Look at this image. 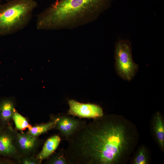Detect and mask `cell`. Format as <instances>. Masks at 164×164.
Returning <instances> with one entry per match:
<instances>
[{
    "label": "cell",
    "mask_w": 164,
    "mask_h": 164,
    "mask_svg": "<svg viewBox=\"0 0 164 164\" xmlns=\"http://www.w3.org/2000/svg\"><path fill=\"white\" fill-rule=\"evenodd\" d=\"M15 105V101L13 97H5L0 100V126L12 124V116Z\"/></svg>",
    "instance_id": "9c48e42d"
},
{
    "label": "cell",
    "mask_w": 164,
    "mask_h": 164,
    "mask_svg": "<svg viewBox=\"0 0 164 164\" xmlns=\"http://www.w3.org/2000/svg\"><path fill=\"white\" fill-rule=\"evenodd\" d=\"M12 120L16 129L20 131H23L31 126L26 118L19 113L15 109L13 115Z\"/></svg>",
    "instance_id": "5bb4252c"
},
{
    "label": "cell",
    "mask_w": 164,
    "mask_h": 164,
    "mask_svg": "<svg viewBox=\"0 0 164 164\" xmlns=\"http://www.w3.org/2000/svg\"><path fill=\"white\" fill-rule=\"evenodd\" d=\"M135 125L124 117L109 114L85 122L66 140L68 164H120L136 145Z\"/></svg>",
    "instance_id": "6da1fadb"
},
{
    "label": "cell",
    "mask_w": 164,
    "mask_h": 164,
    "mask_svg": "<svg viewBox=\"0 0 164 164\" xmlns=\"http://www.w3.org/2000/svg\"><path fill=\"white\" fill-rule=\"evenodd\" d=\"M42 161L37 157L36 155L22 156L18 163L21 164H40Z\"/></svg>",
    "instance_id": "2e32d148"
},
{
    "label": "cell",
    "mask_w": 164,
    "mask_h": 164,
    "mask_svg": "<svg viewBox=\"0 0 164 164\" xmlns=\"http://www.w3.org/2000/svg\"><path fill=\"white\" fill-rule=\"evenodd\" d=\"M154 134L158 145L162 151L164 150V122L163 117L159 112L154 115L152 121Z\"/></svg>",
    "instance_id": "30bf717a"
},
{
    "label": "cell",
    "mask_w": 164,
    "mask_h": 164,
    "mask_svg": "<svg viewBox=\"0 0 164 164\" xmlns=\"http://www.w3.org/2000/svg\"><path fill=\"white\" fill-rule=\"evenodd\" d=\"M115 66L117 72L123 79L131 80L136 75L138 65L133 60L131 43L121 40L115 45Z\"/></svg>",
    "instance_id": "277c9868"
},
{
    "label": "cell",
    "mask_w": 164,
    "mask_h": 164,
    "mask_svg": "<svg viewBox=\"0 0 164 164\" xmlns=\"http://www.w3.org/2000/svg\"><path fill=\"white\" fill-rule=\"evenodd\" d=\"M55 120L53 117H51L50 120L47 123L32 125L28 128L27 132L30 135L36 137L46 133L49 131L54 129Z\"/></svg>",
    "instance_id": "7c38bea8"
},
{
    "label": "cell",
    "mask_w": 164,
    "mask_h": 164,
    "mask_svg": "<svg viewBox=\"0 0 164 164\" xmlns=\"http://www.w3.org/2000/svg\"><path fill=\"white\" fill-rule=\"evenodd\" d=\"M68 115L94 119L104 115L102 108L96 104L81 103L73 99L68 100Z\"/></svg>",
    "instance_id": "8992f818"
},
{
    "label": "cell",
    "mask_w": 164,
    "mask_h": 164,
    "mask_svg": "<svg viewBox=\"0 0 164 164\" xmlns=\"http://www.w3.org/2000/svg\"><path fill=\"white\" fill-rule=\"evenodd\" d=\"M148 150L145 146H140L138 149L132 160L133 164H148L149 163Z\"/></svg>",
    "instance_id": "4fadbf2b"
},
{
    "label": "cell",
    "mask_w": 164,
    "mask_h": 164,
    "mask_svg": "<svg viewBox=\"0 0 164 164\" xmlns=\"http://www.w3.org/2000/svg\"><path fill=\"white\" fill-rule=\"evenodd\" d=\"M15 131L12 124L0 126V157L13 159L18 163L22 156L16 146Z\"/></svg>",
    "instance_id": "5b68a950"
},
{
    "label": "cell",
    "mask_w": 164,
    "mask_h": 164,
    "mask_svg": "<svg viewBox=\"0 0 164 164\" xmlns=\"http://www.w3.org/2000/svg\"><path fill=\"white\" fill-rule=\"evenodd\" d=\"M61 141L59 136L55 135L49 138L45 142L41 151L37 156L41 161L47 159L58 147Z\"/></svg>",
    "instance_id": "8fae6325"
},
{
    "label": "cell",
    "mask_w": 164,
    "mask_h": 164,
    "mask_svg": "<svg viewBox=\"0 0 164 164\" xmlns=\"http://www.w3.org/2000/svg\"><path fill=\"white\" fill-rule=\"evenodd\" d=\"M2 0H0V4H1V2Z\"/></svg>",
    "instance_id": "ac0fdd59"
},
{
    "label": "cell",
    "mask_w": 164,
    "mask_h": 164,
    "mask_svg": "<svg viewBox=\"0 0 164 164\" xmlns=\"http://www.w3.org/2000/svg\"><path fill=\"white\" fill-rule=\"evenodd\" d=\"M53 117L55 120L54 129L58 130L65 139L74 133L85 121L67 115Z\"/></svg>",
    "instance_id": "ba28073f"
},
{
    "label": "cell",
    "mask_w": 164,
    "mask_h": 164,
    "mask_svg": "<svg viewBox=\"0 0 164 164\" xmlns=\"http://www.w3.org/2000/svg\"><path fill=\"white\" fill-rule=\"evenodd\" d=\"M20 132L15 131V142L18 151L22 156L36 155L41 141L27 132Z\"/></svg>",
    "instance_id": "52a82bcc"
},
{
    "label": "cell",
    "mask_w": 164,
    "mask_h": 164,
    "mask_svg": "<svg viewBox=\"0 0 164 164\" xmlns=\"http://www.w3.org/2000/svg\"><path fill=\"white\" fill-rule=\"evenodd\" d=\"M114 0H56L37 16L38 30L73 29L91 23Z\"/></svg>",
    "instance_id": "7a4b0ae2"
},
{
    "label": "cell",
    "mask_w": 164,
    "mask_h": 164,
    "mask_svg": "<svg viewBox=\"0 0 164 164\" xmlns=\"http://www.w3.org/2000/svg\"><path fill=\"white\" fill-rule=\"evenodd\" d=\"M37 6L35 0H11L0 4V36L13 33L25 27Z\"/></svg>",
    "instance_id": "3957f363"
},
{
    "label": "cell",
    "mask_w": 164,
    "mask_h": 164,
    "mask_svg": "<svg viewBox=\"0 0 164 164\" xmlns=\"http://www.w3.org/2000/svg\"><path fill=\"white\" fill-rule=\"evenodd\" d=\"M47 159L46 164H68L64 150L63 149H60L58 152L53 153Z\"/></svg>",
    "instance_id": "9a60e30c"
},
{
    "label": "cell",
    "mask_w": 164,
    "mask_h": 164,
    "mask_svg": "<svg viewBox=\"0 0 164 164\" xmlns=\"http://www.w3.org/2000/svg\"><path fill=\"white\" fill-rule=\"evenodd\" d=\"M17 163L15 160L7 157H0V164H13Z\"/></svg>",
    "instance_id": "e0dca14e"
}]
</instances>
